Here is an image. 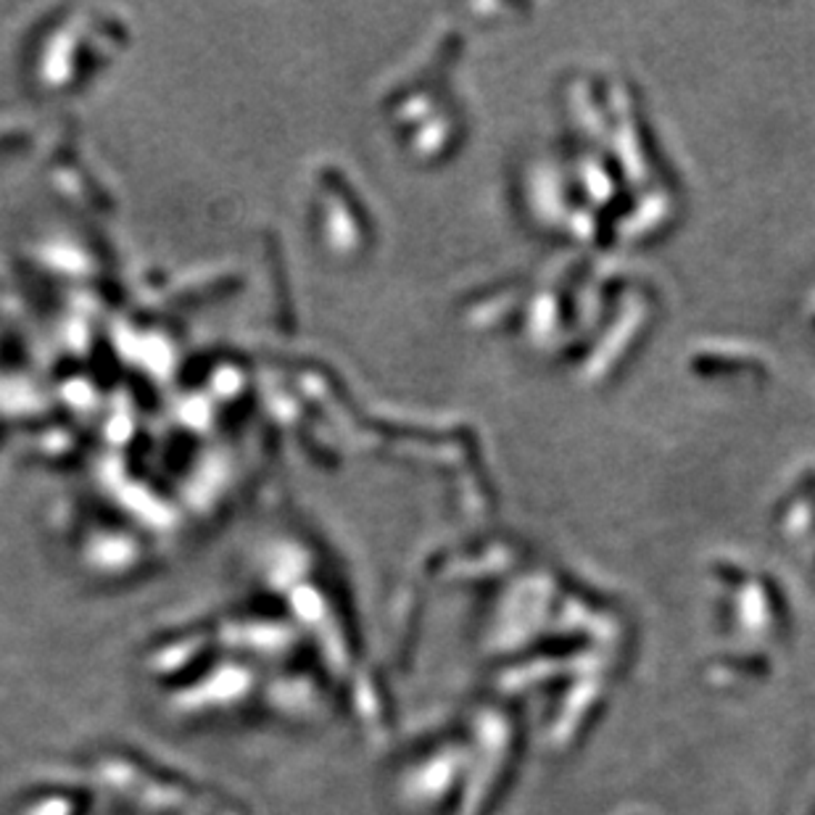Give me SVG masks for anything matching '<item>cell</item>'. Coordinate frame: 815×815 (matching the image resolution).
I'll return each instance as SVG.
<instances>
[]
</instances>
